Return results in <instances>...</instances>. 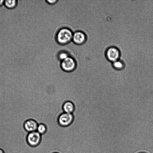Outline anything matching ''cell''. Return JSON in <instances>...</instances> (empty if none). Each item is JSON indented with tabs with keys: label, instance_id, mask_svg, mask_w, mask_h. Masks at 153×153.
Returning <instances> with one entry per match:
<instances>
[{
	"label": "cell",
	"instance_id": "5bb4252c",
	"mask_svg": "<svg viewBox=\"0 0 153 153\" xmlns=\"http://www.w3.org/2000/svg\"><path fill=\"white\" fill-rule=\"evenodd\" d=\"M0 153H4V151L2 149L0 148Z\"/></svg>",
	"mask_w": 153,
	"mask_h": 153
},
{
	"label": "cell",
	"instance_id": "4fadbf2b",
	"mask_svg": "<svg viewBox=\"0 0 153 153\" xmlns=\"http://www.w3.org/2000/svg\"><path fill=\"white\" fill-rule=\"evenodd\" d=\"M4 0H0V7L4 5Z\"/></svg>",
	"mask_w": 153,
	"mask_h": 153
},
{
	"label": "cell",
	"instance_id": "9c48e42d",
	"mask_svg": "<svg viewBox=\"0 0 153 153\" xmlns=\"http://www.w3.org/2000/svg\"><path fill=\"white\" fill-rule=\"evenodd\" d=\"M112 63V67L117 70H123L125 67V63L123 61L120 59Z\"/></svg>",
	"mask_w": 153,
	"mask_h": 153
},
{
	"label": "cell",
	"instance_id": "277c9868",
	"mask_svg": "<svg viewBox=\"0 0 153 153\" xmlns=\"http://www.w3.org/2000/svg\"><path fill=\"white\" fill-rule=\"evenodd\" d=\"M42 140V135L37 131L29 133L27 137V141L30 146L35 147L38 146Z\"/></svg>",
	"mask_w": 153,
	"mask_h": 153
},
{
	"label": "cell",
	"instance_id": "9a60e30c",
	"mask_svg": "<svg viewBox=\"0 0 153 153\" xmlns=\"http://www.w3.org/2000/svg\"><path fill=\"white\" fill-rule=\"evenodd\" d=\"M58 153V152H54V153Z\"/></svg>",
	"mask_w": 153,
	"mask_h": 153
},
{
	"label": "cell",
	"instance_id": "8fae6325",
	"mask_svg": "<svg viewBox=\"0 0 153 153\" xmlns=\"http://www.w3.org/2000/svg\"><path fill=\"white\" fill-rule=\"evenodd\" d=\"M36 131L42 135L45 134L47 131L46 125L42 123L39 124Z\"/></svg>",
	"mask_w": 153,
	"mask_h": 153
},
{
	"label": "cell",
	"instance_id": "30bf717a",
	"mask_svg": "<svg viewBox=\"0 0 153 153\" xmlns=\"http://www.w3.org/2000/svg\"><path fill=\"white\" fill-rule=\"evenodd\" d=\"M16 0H4V5L8 9H12L16 7L18 3Z\"/></svg>",
	"mask_w": 153,
	"mask_h": 153
},
{
	"label": "cell",
	"instance_id": "7c38bea8",
	"mask_svg": "<svg viewBox=\"0 0 153 153\" xmlns=\"http://www.w3.org/2000/svg\"><path fill=\"white\" fill-rule=\"evenodd\" d=\"M47 2L50 4H53L55 3L57 0H46Z\"/></svg>",
	"mask_w": 153,
	"mask_h": 153
},
{
	"label": "cell",
	"instance_id": "7a4b0ae2",
	"mask_svg": "<svg viewBox=\"0 0 153 153\" xmlns=\"http://www.w3.org/2000/svg\"><path fill=\"white\" fill-rule=\"evenodd\" d=\"M105 56L108 60L112 63L120 59L121 52L117 47L111 46L106 49Z\"/></svg>",
	"mask_w": 153,
	"mask_h": 153
},
{
	"label": "cell",
	"instance_id": "ba28073f",
	"mask_svg": "<svg viewBox=\"0 0 153 153\" xmlns=\"http://www.w3.org/2000/svg\"><path fill=\"white\" fill-rule=\"evenodd\" d=\"M62 109L64 112L72 114L74 111L75 107L72 102L67 101L63 104Z\"/></svg>",
	"mask_w": 153,
	"mask_h": 153
},
{
	"label": "cell",
	"instance_id": "6da1fadb",
	"mask_svg": "<svg viewBox=\"0 0 153 153\" xmlns=\"http://www.w3.org/2000/svg\"><path fill=\"white\" fill-rule=\"evenodd\" d=\"M73 32L70 29L63 27L59 29L56 35V39L60 44H67L72 40Z\"/></svg>",
	"mask_w": 153,
	"mask_h": 153
},
{
	"label": "cell",
	"instance_id": "8992f818",
	"mask_svg": "<svg viewBox=\"0 0 153 153\" xmlns=\"http://www.w3.org/2000/svg\"><path fill=\"white\" fill-rule=\"evenodd\" d=\"M86 39V36L84 32L77 31L73 33L72 41L76 44L81 45L84 43Z\"/></svg>",
	"mask_w": 153,
	"mask_h": 153
},
{
	"label": "cell",
	"instance_id": "5b68a950",
	"mask_svg": "<svg viewBox=\"0 0 153 153\" xmlns=\"http://www.w3.org/2000/svg\"><path fill=\"white\" fill-rule=\"evenodd\" d=\"M74 119V116L72 114L63 112L59 116L58 122L61 126L65 127L71 125Z\"/></svg>",
	"mask_w": 153,
	"mask_h": 153
},
{
	"label": "cell",
	"instance_id": "3957f363",
	"mask_svg": "<svg viewBox=\"0 0 153 153\" xmlns=\"http://www.w3.org/2000/svg\"><path fill=\"white\" fill-rule=\"evenodd\" d=\"M62 70L67 72H71L76 68V64L75 60L73 58L69 56L61 61L60 64Z\"/></svg>",
	"mask_w": 153,
	"mask_h": 153
},
{
	"label": "cell",
	"instance_id": "52a82bcc",
	"mask_svg": "<svg viewBox=\"0 0 153 153\" xmlns=\"http://www.w3.org/2000/svg\"><path fill=\"white\" fill-rule=\"evenodd\" d=\"M38 124L35 120L30 119L26 121L24 124L25 130L28 133L36 131Z\"/></svg>",
	"mask_w": 153,
	"mask_h": 153
}]
</instances>
